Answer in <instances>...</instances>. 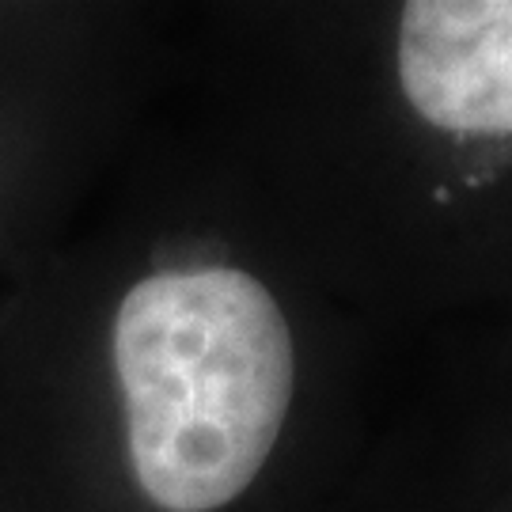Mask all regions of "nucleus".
<instances>
[{"label": "nucleus", "mask_w": 512, "mask_h": 512, "mask_svg": "<svg viewBox=\"0 0 512 512\" xmlns=\"http://www.w3.org/2000/svg\"><path fill=\"white\" fill-rule=\"evenodd\" d=\"M236 179L387 349L512 315V0L236 16Z\"/></svg>", "instance_id": "nucleus-1"}, {"label": "nucleus", "mask_w": 512, "mask_h": 512, "mask_svg": "<svg viewBox=\"0 0 512 512\" xmlns=\"http://www.w3.org/2000/svg\"><path fill=\"white\" fill-rule=\"evenodd\" d=\"M395 353L342 512H512V315Z\"/></svg>", "instance_id": "nucleus-2"}]
</instances>
